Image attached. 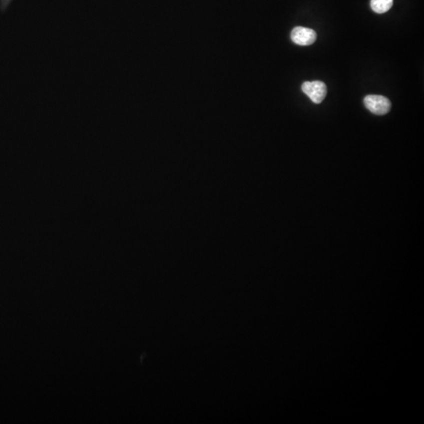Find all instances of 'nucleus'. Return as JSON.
I'll list each match as a JSON object with an SVG mask.
<instances>
[{
	"instance_id": "obj_2",
	"label": "nucleus",
	"mask_w": 424,
	"mask_h": 424,
	"mask_svg": "<svg viewBox=\"0 0 424 424\" xmlns=\"http://www.w3.org/2000/svg\"><path fill=\"white\" fill-rule=\"evenodd\" d=\"M364 103L370 112L379 116L388 113L391 110V102L388 97L382 95H368L364 98Z\"/></svg>"
},
{
	"instance_id": "obj_1",
	"label": "nucleus",
	"mask_w": 424,
	"mask_h": 424,
	"mask_svg": "<svg viewBox=\"0 0 424 424\" xmlns=\"http://www.w3.org/2000/svg\"><path fill=\"white\" fill-rule=\"evenodd\" d=\"M302 90L315 104L322 103L327 94V86L322 81L304 82L302 85Z\"/></svg>"
},
{
	"instance_id": "obj_3",
	"label": "nucleus",
	"mask_w": 424,
	"mask_h": 424,
	"mask_svg": "<svg viewBox=\"0 0 424 424\" xmlns=\"http://www.w3.org/2000/svg\"><path fill=\"white\" fill-rule=\"evenodd\" d=\"M291 39L296 44L310 46L316 41V31L311 28L296 27L292 31Z\"/></svg>"
},
{
	"instance_id": "obj_4",
	"label": "nucleus",
	"mask_w": 424,
	"mask_h": 424,
	"mask_svg": "<svg viewBox=\"0 0 424 424\" xmlns=\"http://www.w3.org/2000/svg\"><path fill=\"white\" fill-rule=\"evenodd\" d=\"M394 0H371L370 5L373 11L377 13L388 12L393 6Z\"/></svg>"
}]
</instances>
